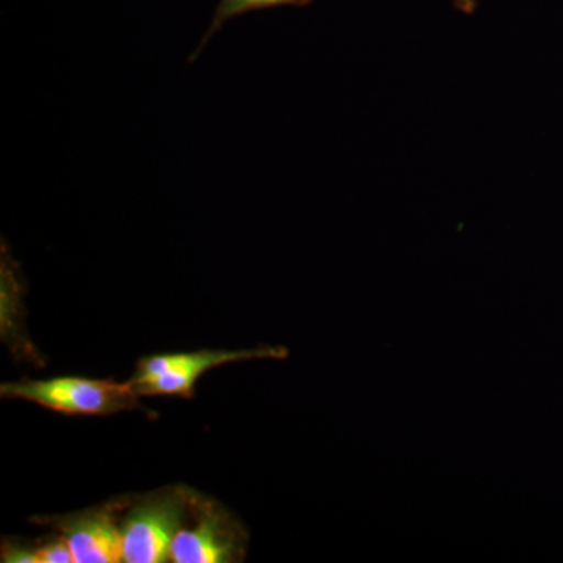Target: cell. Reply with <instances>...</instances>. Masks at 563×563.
I'll return each instance as SVG.
<instances>
[{
    "label": "cell",
    "mask_w": 563,
    "mask_h": 563,
    "mask_svg": "<svg viewBox=\"0 0 563 563\" xmlns=\"http://www.w3.org/2000/svg\"><path fill=\"white\" fill-rule=\"evenodd\" d=\"M195 495V488L176 484L132 496L121 521L122 562H172L174 537L190 520Z\"/></svg>",
    "instance_id": "obj_1"
},
{
    "label": "cell",
    "mask_w": 563,
    "mask_h": 563,
    "mask_svg": "<svg viewBox=\"0 0 563 563\" xmlns=\"http://www.w3.org/2000/svg\"><path fill=\"white\" fill-rule=\"evenodd\" d=\"M0 395L7 399H24L44 409L63 415L106 417L131 410H144L139 393L131 383L88 377H54L46 380L22 379L0 385Z\"/></svg>",
    "instance_id": "obj_2"
},
{
    "label": "cell",
    "mask_w": 563,
    "mask_h": 563,
    "mask_svg": "<svg viewBox=\"0 0 563 563\" xmlns=\"http://www.w3.org/2000/svg\"><path fill=\"white\" fill-rule=\"evenodd\" d=\"M282 346H258L254 350H201L179 354L147 355L136 363L131 383L140 396H179L195 398L196 383L203 373L228 363L287 358Z\"/></svg>",
    "instance_id": "obj_3"
},
{
    "label": "cell",
    "mask_w": 563,
    "mask_h": 563,
    "mask_svg": "<svg viewBox=\"0 0 563 563\" xmlns=\"http://www.w3.org/2000/svg\"><path fill=\"white\" fill-rule=\"evenodd\" d=\"M191 526L174 537V563H239L246 559L250 533L239 518L217 499L196 492L190 509Z\"/></svg>",
    "instance_id": "obj_4"
},
{
    "label": "cell",
    "mask_w": 563,
    "mask_h": 563,
    "mask_svg": "<svg viewBox=\"0 0 563 563\" xmlns=\"http://www.w3.org/2000/svg\"><path fill=\"white\" fill-rule=\"evenodd\" d=\"M131 498L118 496L77 512L33 517L31 523L65 536L76 563L122 562L121 521Z\"/></svg>",
    "instance_id": "obj_5"
},
{
    "label": "cell",
    "mask_w": 563,
    "mask_h": 563,
    "mask_svg": "<svg viewBox=\"0 0 563 563\" xmlns=\"http://www.w3.org/2000/svg\"><path fill=\"white\" fill-rule=\"evenodd\" d=\"M36 540L3 539L0 561L3 563H73L68 540L60 532Z\"/></svg>",
    "instance_id": "obj_6"
},
{
    "label": "cell",
    "mask_w": 563,
    "mask_h": 563,
    "mask_svg": "<svg viewBox=\"0 0 563 563\" xmlns=\"http://www.w3.org/2000/svg\"><path fill=\"white\" fill-rule=\"evenodd\" d=\"M312 2L313 0H220L217 10H214L209 31L203 35L198 49L191 55L190 62L199 57L211 36L221 31L222 25L233 20V18L242 16V14L250 13V11L276 9V7H307Z\"/></svg>",
    "instance_id": "obj_7"
},
{
    "label": "cell",
    "mask_w": 563,
    "mask_h": 563,
    "mask_svg": "<svg viewBox=\"0 0 563 563\" xmlns=\"http://www.w3.org/2000/svg\"><path fill=\"white\" fill-rule=\"evenodd\" d=\"M455 9L461 10L462 13L473 14L477 9V0H453Z\"/></svg>",
    "instance_id": "obj_8"
}]
</instances>
